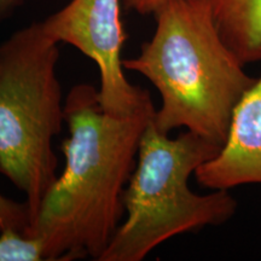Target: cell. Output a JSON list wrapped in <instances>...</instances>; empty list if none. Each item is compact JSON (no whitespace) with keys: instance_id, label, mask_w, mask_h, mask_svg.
I'll return each instance as SVG.
<instances>
[{"instance_id":"6da1fadb","label":"cell","mask_w":261,"mask_h":261,"mask_svg":"<svg viewBox=\"0 0 261 261\" xmlns=\"http://www.w3.org/2000/svg\"><path fill=\"white\" fill-rule=\"evenodd\" d=\"M155 112L150 99L128 115H112L93 86L70 90L64 102L69 136L61 144L64 169L27 234L41 238L47 261L99 260L125 213L123 191Z\"/></svg>"},{"instance_id":"ba28073f","label":"cell","mask_w":261,"mask_h":261,"mask_svg":"<svg viewBox=\"0 0 261 261\" xmlns=\"http://www.w3.org/2000/svg\"><path fill=\"white\" fill-rule=\"evenodd\" d=\"M0 261H47L41 238L8 228L0 232Z\"/></svg>"},{"instance_id":"7a4b0ae2","label":"cell","mask_w":261,"mask_h":261,"mask_svg":"<svg viewBox=\"0 0 261 261\" xmlns=\"http://www.w3.org/2000/svg\"><path fill=\"white\" fill-rule=\"evenodd\" d=\"M156 29L138 56L122 60L159 91L154 123L163 133L185 128L221 146L233 112L255 77L221 38L200 0H171L154 14Z\"/></svg>"},{"instance_id":"52a82bcc","label":"cell","mask_w":261,"mask_h":261,"mask_svg":"<svg viewBox=\"0 0 261 261\" xmlns=\"http://www.w3.org/2000/svg\"><path fill=\"white\" fill-rule=\"evenodd\" d=\"M242 63L261 62V0H200Z\"/></svg>"},{"instance_id":"5b68a950","label":"cell","mask_w":261,"mask_h":261,"mask_svg":"<svg viewBox=\"0 0 261 261\" xmlns=\"http://www.w3.org/2000/svg\"><path fill=\"white\" fill-rule=\"evenodd\" d=\"M122 0H71L42 21L57 42H65L91 58L99 70L100 106L116 116L128 115L151 99L148 90L127 80L122 65L126 34L120 16Z\"/></svg>"},{"instance_id":"9c48e42d","label":"cell","mask_w":261,"mask_h":261,"mask_svg":"<svg viewBox=\"0 0 261 261\" xmlns=\"http://www.w3.org/2000/svg\"><path fill=\"white\" fill-rule=\"evenodd\" d=\"M31 226L32 217L25 201H14L0 192V232L14 228L28 234Z\"/></svg>"},{"instance_id":"8fae6325","label":"cell","mask_w":261,"mask_h":261,"mask_svg":"<svg viewBox=\"0 0 261 261\" xmlns=\"http://www.w3.org/2000/svg\"><path fill=\"white\" fill-rule=\"evenodd\" d=\"M24 0H0V19L5 18L9 14L23 3Z\"/></svg>"},{"instance_id":"3957f363","label":"cell","mask_w":261,"mask_h":261,"mask_svg":"<svg viewBox=\"0 0 261 261\" xmlns=\"http://www.w3.org/2000/svg\"><path fill=\"white\" fill-rule=\"evenodd\" d=\"M220 148L190 130L171 138L152 119L123 191L126 219L98 261H142L178 234L220 226L232 219L237 201L228 190L198 195L189 187L196 169Z\"/></svg>"},{"instance_id":"30bf717a","label":"cell","mask_w":261,"mask_h":261,"mask_svg":"<svg viewBox=\"0 0 261 261\" xmlns=\"http://www.w3.org/2000/svg\"><path fill=\"white\" fill-rule=\"evenodd\" d=\"M126 9L132 10L138 15H154L158 10L171 0H122Z\"/></svg>"},{"instance_id":"277c9868","label":"cell","mask_w":261,"mask_h":261,"mask_svg":"<svg viewBox=\"0 0 261 261\" xmlns=\"http://www.w3.org/2000/svg\"><path fill=\"white\" fill-rule=\"evenodd\" d=\"M58 44L42 22L0 44V173L24 194L32 224L58 177L52 148L64 121Z\"/></svg>"},{"instance_id":"8992f818","label":"cell","mask_w":261,"mask_h":261,"mask_svg":"<svg viewBox=\"0 0 261 261\" xmlns=\"http://www.w3.org/2000/svg\"><path fill=\"white\" fill-rule=\"evenodd\" d=\"M195 178L212 190L261 184V76L234 109L219 152L196 169Z\"/></svg>"}]
</instances>
